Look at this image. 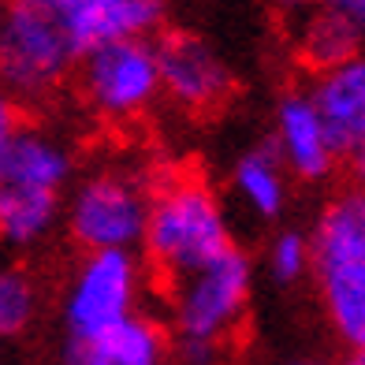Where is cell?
Instances as JSON below:
<instances>
[{
    "label": "cell",
    "mask_w": 365,
    "mask_h": 365,
    "mask_svg": "<svg viewBox=\"0 0 365 365\" xmlns=\"http://www.w3.org/2000/svg\"><path fill=\"white\" fill-rule=\"evenodd\" d=\"M313 284L321 309L346 346L365 354V194L361 187L336 190L309 227Z\"/></svg>",
    "instance_id": "6da1fadb"
},
{
    "label": "cell",
    "mask_w": 365,
    "mask_h": 365,
    "mask_svg": "<svg viewBox=\"0 0 365 365\" xmlns=\"http://www.w3.org/2000/svg\"><path fill=\"white\" fill-rule=\"evenodd\" d=\"M231 246H235V235H231L227 209L205 179L172 175L157 182L149 197L142 254L164 287L224 257Z\"/></svg>",
    "instance_id": "7a4b0ae2"
},
{
    "label": "cell",
    "mask_w": 365,
    "mask_h": 365,
    "mask_svg": "<svg viewBox=\"0 0 365 365\" xmlns=\"http://www.w3.org/2000/svg\"><path fill=\"white\" fill-rule=\"evenodd\" d=\"M82 60L63 0H4L0 11V90L15 105L53 97Z\"/></svg>",
    "instance_id": "3957f363"
},
{
    "label": "cell",
    "mask_w": 365,
    "mask_h": 365,
    "mask_svg": "<svg viewBox=\"0 0 365 365\" xmlns=\"http://www.w3.org/2000/svg\"><path fill=\"white\" fill-rule=\"evenodd\" d=\"M254 298V261L231 246L205 269L187 272L168 284V336L190 343L227 346L242 328Z\"/></svg>",
    "instance_id": "277c9868"
},
{
    "label": "cell",
    "mask_w": 365,
    "mask_h": 365,
    "mask_svg": "<svg viewBox=\"0 0 365 365\" xmlns=\"http://www.w3.org/2000/svg\"><path fill=\"white\" fill-rule=\"evenodd\" d=\"M149 197H153L149 182L130 168H105L78 179L63 205L71 242L82 246V254L138 250L145 235Z\"/></svg>",
    "instance_id": "5b68a950"
},
{
    "label": "cell",
    "mask_w": 365,
    "mask_h": 365,
    "mask_svg": "<svg viewBox=\"0 0 365 365\" xmlns=\"http://www.w3.org/2000/svg\"><path fill=\"white\" fill-rule=\"evenodd\" d=\"M145 272L135 250H90L71 269L60 298L63 339H86L138 313Z\"/></svg>",
    "instance_id": "8992f818"
},
{
    "label": "cell",
    "mask_w": 365,
    "mask_h": 365,
    "mask_svg": "<svg viewBox=\"0 0 365 365\" xmlns=\"http://www.w3.org/2000/svg\"><path fill=\"white\" fill-rule=\"evenodd\" d=\"M75 78L82 105L108 123L138 120L160 97L157 48L145 38L101 41L86 48L75 68Z\"/></svg>",
    "instance_id": "52a82bcc"
},
{
    "label": "cell",
    "mask_w": 365,
    "mask_h": 365,
    "mask_svg": "<svg viewBox=\"0 0 365 365\" xmlns=\"http://www.w3.org/2000/svg\"><path fill=\"white\" fill-rule=\"evenodd\" d=\"M160 93L182 112H217L235 93L227 60L190 30H160L153 38Z\"/></svg>",
    "instance_id": "ba28073f"
},
{
    "label": "cell",
    "mask_w": 365,
    "mask_h": 365,
    "mask_svg": "<svg viewBox=\"0 0 365 365\" xmlns=\"http://www.w3.org/2000/svg\"><path fill=\"white\" fill-rule=\"evenodd\" d=\"M272 145L291 179L324 182L339 164V153L328 142V130L321 123L306 90H287L276 101L272 115Z\"/></svg>",
    "instance_id": "9c48e42d"
},
{
    "label": "cell",
    "mask_w": 365,
    "mask_h": 365,
    "mask_svg": "<svg viewBox=\"0 0 365 365\" xmlns=\"http://www.w3.org/2000/svg\"><path fill=\"white\" fill-rule=\"evenodd\" d=\"M56 365H172V336L145 313H135L86 339H63Z\"/></svg>",
    "instance_id": "30bf717a"
},
{
    "label": "cell",
    "mask_w": 365,
    "mask_h": 365,
    "mask_svg": "<svg viewBox=\"0 0 365 365\" xmlns=\"http://www.w3.org/2000/svg\"><path fill=\"white\" fill-rule=\"evenodd\" d=\"M306 93L328 130L331 149L343 160L365 138V53L343 60L328 71H317L309 78Z\"/></svg>",
    "instance_id": "8fae6325"
},
{
    "label": "cell",
    "mask_w": 365,
    "mask_h": 365,
    "mask_svg": "<svg viewBox=\"0 0 365 365\" xmlns=\"http://www.w3.org/2000/svg\"><path fill=\"white\" fill-rule=\"evenodd\" d=\"M71 179H75V153L53 130L19 123L8 135V142L0 145V182L63 194L71 187Z\"/></svg>",
    "instance_id": "7c38bea8"
},
{
    "label": "cell",
    "mask_w": 365,
    "mask_h": 365,
    "mask_svg": "<svg viewBox=\"0 0 365 365\" xmlns=\"http://www.w3.org/2000/svg\"><path fill=\"white\" fill-rule=\"evenodd\" d=\"M231 190L235 197L254 212L257 220H279L287 209L291 175L279 160L272 138H264L250 149H242L231 164Z\"/></svg>",
    "instance_id": "4fadbf2b"
},
{
    "label": "cell",
    "mask_w": 365,
    "mask_h": 365,
    "mask_svg": "<svg viewBox=\"0 0 365 365\" xmlns=\"http://www.w3.org/2000/svg\"><path fill=\"white\" fill-rule=\"evenodd\" d=\"M291 45H294V60L302 63L309 75L328 71L336 63L351 60L358 53H365V41L354 34L351 23H343L336 11H328L321 4H309L298 15H291Z\"/></svg>",
    "instance_id": "5bb4252c"
},
{
    "label": "cell",
    "mask_w": 365,
    "mask_h": 365,
    "mask_svg": "<svg viewBox=\"0 0 365 365\" xmlns=\"http://www.w3.org/2000/svg\"><path fill=\"white\" fill-rule=\"evenodd\" d=\"M63 220V194L30 190L0 182V242L4 246H38L53 235V227Z\"/></svg>",
    "instance_id": "9a60e30c"
},
{
    "label": "cell",
    "mask_w": 365,
    "mask_h": 365,
    "mask_svg": "<svg viewBox=\"0 0 365 365\" xmlns=\"http://www.w3.org/2000/svg\"><path fill=\"white\" fill-rule=\"evenodd\" d=\"M38 317V284L19 264H0V339L23 336Z\"/></svg>",
    "instance_id": "2e32d148"
},
{
    "label": "cell",
    "mask_w": 365,
    "mask_h": 365,
    "mask_svg": "<svg viewBox=\"0 0 365 365\" xmlns=\"http://www.w3.org/2000/svg\"><path fill=\"white\" fill-rule=\"evenodd\" d=\"M264 269H269V279H276L279 287H294L309 269H313V257H309V235L294 227L276 231L269 250H264Z\"/></svg>",
    "instance_id": "e0dca14e"
},
{
    "label": "cell",
    "mask_w": 365,
    "mask_h": 365,
    "mask_svg": "<svg viewBox=\"0 0 365 365\" xmlns=\"http://www.w3.org/2000/svg\"><path fill=\"white\" fill-rule=\"evenodd\" d=\"M224 346L217 343H190V339H172V365H220Z\"/></svg>",
    "instance_id": "ac0fdd59"
},
{
    "label": "cell",
    "mask_w": 365,
    "mask_h": 365,
    "mask_svg": "<svg viewBox=\"0 0 365 365\" xmlns=\"http://www.w3.org/2000/svg\"><path fill=\"white\" fill-rule=\"evenodd\" d=\"M313 4H321L328 11H336L343 23L354 26V34L365 41V0H313Z\"/></svg>",
    "instance_id": "d6986e66"
},
{
    "label": "cell",
    "mask_w": 365,
    "mask_h": 365,
    "mask_svg": "<svg viewBox=\"0 0 365 365\" xmlns=\"http://www.w3.org/2000/svg\"><path fill=\"white\" fill-rule=\"evenodd\" d=\"M19 123H23V120H19V105H15L4 90H0V145L8 142V135H11Z\"/></svg>",
    "instance_id": "ffe728a7"
},
{
    "label": "cell",
    "mask_w": 365,
    "mask_h": 365,
    "mask_svg": "<svg viewBox=\"0 0 365 365\" xmlns=\"http://www.w3.org/2000/svg\"><path fill=\"white\" fill-rule=\"evenodd\" d=\"M343 160H346V168L354 172L358 187H361V182H365V138H361V142H358V145H354V149H351V153H346Z\"/></svg>",
    "instance_id": "44dd1931"
},
{
    "label": "cell",
    "mask_w": 365,
    "mask_h": 365,
    "mask_svg": "<svg viewBox=\"0 0 365 365\" xmlns=\"http://www.w3.org/2000/svg\"><path fill=\"white\" fill-rule=\"evenodd\" d=\"M63 4H68V11H71V23L78 26L82 15H90V11H97V8H105L108 0H63ZM75 38H78V34H75Z\"/></svg>",
    "instance_id": "7402d4cb"
},
{
    "label": "cell",
    "mask_w": 365,
    "mask_h": 365,
    "mask_svg": "<svg viewBox=\"0 0 365 365\" xmlns=\"http://www.w3.org/2000/svg\"><path fill=\"white\" fill-rule=\"evenodd\" d=\"M269 4H272L276 11H284V15H298L302 8H309L313 0H269Z\"/></svg>",
    "instance_id": "603a6c76"
},
{
    "label": "cell",
    "mask_w": 365,
    "mask_h": 365,
    "mask_svg": "<svg viewBox=\"0 0 365 365\" xmlns=\"http://www.w3.org/2000/svg\"><path fill=\"white\" fill-rule=\"evenodd\" d=\"M291 365H331V361H321V358H302V361H291Z\"/></svg>",
    "instance_id": "cb8c5ba5"
},
{
    "label": "cell",
    "mask_w": 365,
    "mask_h": 365,
    "mask_svg": "<svg viewBox=\"0 0 365 365\" xmlns=\"http://www.w3.org/2000/svg\"><path fill=\"white\" fill-rule=\"evenodd\" d=\"M0 11H4V0H0Z\"/></svg>",
    "instance_id": "d4e9b609"
},
{
    "label": "cell",
    "mask_w": 365,
    "mask_h": 365,
    "mask_svg": "<svg viewBox=\"0 0 365 365\" xmlns=\"http://www.w3.org/2000/svg\"><path fill=\"white\" fill-rule=\"evenodd\" d=\"M361 194H365V182H361Z\"/></svg>",
    "instance_id": "484cf974"
}]
</instances>
